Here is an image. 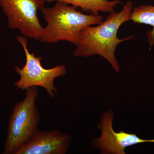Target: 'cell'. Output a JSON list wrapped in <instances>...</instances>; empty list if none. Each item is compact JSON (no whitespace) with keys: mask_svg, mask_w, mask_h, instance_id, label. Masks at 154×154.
I'll return each mask as SVG.
<instances>
[{"mask_svg":"<svg viewBox=\"0 0 154 154\" xmlns=\"http://www.w3.org/2000/svg\"><path fill=\"white\" fill-rule=\"evenodd\" d=\"M133 9L132 3L128 1L119 13H110L101 24L84 28L80 33L73 55L85 57L101 56L108 61L118 73L120 67L115 57L116 48L121 42L134 38V36L119 38L117 37V33L123 23L131 20Z\"/></svg>","mask_w":154,"mask_h":154,"instance_id":"cell-1","label":"cell"},{"mask_svg":"<svg viewBox=\"0 0 154 154\" xmlns=\"http://www.w3.org/2000/svg\"><path fill=\"white\" fill-rule=\"evenodd\" d=\"M41 11L46 22L39 41L56 43L66 41L76 45L82 30L88 26L101 24L102 16L83 14L77 7L57 1L55 5Z\"/></svg>","mask_w":154,"mask_h":154,"instance_id":"cell-2","label":"cell"},{"mask_svg":"<svg viewBox=\"0 0 154 154\" xmlns=\"http://www.w3.org/2000/svg\"><path fill=\"white\" fill-rule=\"evenodd\" d=\"M25 95L14 105L10 115L3 154H17L38 131L41 118L36 104L38 87L28 88Z\"/></svg>","mask_w":154,"mask_h":154,"instance_id":"cell-3","label":"cell"},{"mask_svg":"<svg viewBox=\"0 0 154 154\" xmlns=\"http://www.w3.org/2000/svg\"><path fill=\"white\" fill-rule=\"evenodd\" d=\"M17 38L25 52L26 63L22 68L18 66L14 67L15 72L20 76L14 87L22 92L30 87H40L44 88L50 98H54L57 93L54 80L66 74V67L64 65H58L52 68H45L42 65L41 57H36L34 53L29 51L26 37L22 35Z\"/></svg>","mask_w":154,"mask_h":154,"instance_id":"cell-4","label":"cell"},{"mask_svg":"<svg viewBox=\"0 0 154 154\" xmlns=\"http://www.w3.org/2000/svg\"><path fill=\"white\" fill-rule=\"evenodd\" d=\"M45 0H0V7L10 29H17L22 36L39 40L43 28L37 13L45 8Z\"/></svg>","mask_w":154,"mask_h":154,"instance_id":"cell-5","label":"cell"},{"mask_svg":"<svg viewBox=\"0 0 154 154\" xmlns=\"http://www.w3.org/2000/svg\"><path fill=\"white\" fill-rule=\"evenodd\" d=\"M113 116L111 110H108L103 114L98 125L99 129L102 130V134L100 137L92 141V146L100 149L101 154H125V149L127 147L138 143H154V139H143L134 134L122 131L115 132L112 127Z\"/></svg>","mask_w":154,"mask_h":154,"instance_id":"cell-6","label":"cell"},{"mask_svg":"<svg viewBox=\"0 0 154 154\" xmlns=\"http://www.w3.org/2000/svg\"><path fill=\"white\" fill-rule=\"evenodd\" d=\"M71 136L58 129L38 130L35 135L17 154H65L70 144Z\"/></svg>","mask_w":154,"mask_h":154,"instance_id":"cell-7","label":"cell"},{"mask_svg":"<svg viewBox=\"0 0 154 154\" xmlns=\"http://www.w3.org/2000/svg\"><path fill=\"white\" fill-rule=\"evenodd\" d=\"M46 2H62L69 5L79 8L83 11L89 12L94 15H99V12L110 13L114 12V9L119 4L120 0H45Z\"/></svg>","mask_w":154,"mask_h":154,"instance_id":"cell-8","label":"cell"},{"mask_svg":"<svg viewBox=\"0 0 154 154\" xmlns=\"http://www.w3.org/2000/svg\"><path fill=\"white\" fill-rule=\"evenodd\" d=\"M131 20L134 23L149 25L152 27L147 34L148 40L150 46L154 45V6L143 5L133 9Z\"/></svg>","mask_w":154,"mask_h":154,"instance_id":"cell-9","label":"cell"}]
</instances>
